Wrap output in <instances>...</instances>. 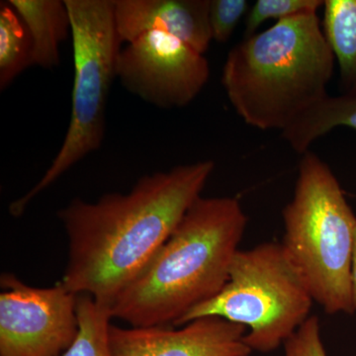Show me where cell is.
<instances>
[{
	"mask_svg": "<svg viewBox=\"0 0 356 356\" xmlns=\"http://www.w3.org/2000/svg\"><path fill=\"white\" fill-rule=\"evenodd\" d=\"M72 24L74 88L69 127L60 151L41 179L9 205L21 217L39 194L102 146L110 88L117 79L122 43L114 0H65Z\"/></svg>",
	"mask_w": 356,
	"mask_h": 356,
	"instance_id": "8992f818",
	"label": "cell"
},
{
	"mask_svg": "<svg viewBox=\"0 0 356 356\" xmlns=\"http://www.w3.org/2000/svg\"><path fill=\"white\" fill-rule=\"evenodd\" d=\"M250 11L245 0H210L209 24L214 41L227 43L243 16Z\"/></svg>",
	"mask_w": 356,
	"mask_h": 356,
	"instance_id": "e0dca14e",
	"label": "cell"
},
{
	"mask_svg": "<svg viewBox=\"0 0 356 356\" xmlns=\"http://www.w3.org/2000/svg\"><path fill=\"white\" fill-rule=\"evenodd\" d=\"M247 329L219 317H203L182 329L111 325L112 356H248Z\"/></svg>",
	"mask_w": 356,
	"mask_h": 356,
	"instance_id": "9c48e42d",
	"label": "cell"
},
{
	"mask_svg": "<svg viewBox=\"0 0 356 356\" xmlns=\"http://www.w3.org/2000/svg\"><path fill=\"white\" fill-rule=\"evenodd\" d=\"M210 0H114L117 30L123 44L145 33L172 35L205 55L212 35Z\"/></svg>",
	"mask_w": 356,
	"mask_h": 356,
	"instance_id": "30bf717a",
	"label": "cell"
},
{
	"mask_svg": "<svg viewBox=\"0 0 356 356\" xmlns=\"http://www.w3.org/2000/svg\"><path fill=\"white\" fill-rule=\"evenodd\" d=\"M31 37L33 65L53 70L60 65V46L72 34L65 0H8Z\"/></svg>",
	"mask_w": 356,
	"mask_h": 356,
	"instance_id": "8fae6325",
	"label": "cell"
},
{
	"mask_svg": "<svg viewBox=\"0 0 356 356\" xmlns=\"http://www.w3.org/2000/svg\"><path fill=\"white\" fill-rule=\"evenodd\" d=\"M76 313L79 332L60 356H112L109 330L113 318L108 304L88 294L77 295Z\"/></svg>",
	"mask_w": 356,
	"mask_h": 356,
	"instance_id": "9a60e30c",
	"label": "cell"
},
{
	"mask_svg": "<svg viewBox=\"0 0 356 356\" xmlns=\"http://www.w3.org/2000/svg\"><path fill=\"white\" fill-rule=\"evenodd\" d=\"M322 21L344 92L356 91V0H325Z\"/></svg>",
	"mask_w": 356,
	"mask_h": 356,
	"instance_id": "4fadbf2b",
	"label": "cell"
},
{
	"mask_svg": "<svg viewBox=\"0 0 356 356\" xmlns=\"http://www.w3.org/2000/svg\"><path fill=\"white\" fill-rule=\"evenodd\" d=\"M248 217L238 199L199 197L170 238L111 304L131 327L178 325L228 282Z\"/></svg>",
	"mask_w": 356,
	"mask_h": 356,
	"instance_id": "7a4b0ae2",
	"label": "cell"
},
{
	"mask_svg": "<svg viewBox=\"0 0 356 356\" xmlns=\"http://www.w3.org/2000/svg\"><path fill=\"white\" fill-rule=\"evenodd\" d=\"M0 356H60L79 332L77 295L58 283L26 285L10 273L0 278Z\"/></svg>",
	"mask_w": 356,
	"mask_h": 356,
	"instance_id": "52a82bcc",
	"label": "cell"
},
{
	"mask_svg": "<svg viewBox=\"0 0 356 356\" xmlns=\"http://www.w3.org/2000/svg\"><path fill=\"white\" fill-rule=\"evenodd\" d=\"M324 0H257L250 7L245 21V35L254 34L267 20H284L301 14L317 13Z\"/></svg>",
	"mask_w": 356,
	"mask_h": 356,
	"instance_id": "2e32d148",
	"label": "cell"
},
{
	"mask_svg": "<svg viewBox=\"0 0 356 356\" xmlns=\"http://www.w3.org/2000/svg\"><path fill=\"white\" fill-rule=\"evenodd\" d=\"M282 220L281 243L314 302L329 315L355 313L350 270L356 216L336 175L313 152L301 154L294 194Z\"/></svg>",
	"mask_w": 356,
	"mask_h": 356,
	"instance_id": "277c9868",
	"label": "cell"
},
{
	"mask_svg": "<svg viewBox=\"0 0 356 356\" xmlns=\"http://www.w3.org/2000/svg\"><path fill=\"white\" fill-rule=\"evenodd\" d=\"M351 292H353V301L356 312V229L355 233V242H353V259H351Z\"/></svg>",
	"mask_w": 356,
	"mask_h": 356,
	"instance_id": "d6986e66",
	"label": "cell"
},
{
	"mask_svg": "<svg viewBox=\"0 0 356 356\" xmlns=\"http://www.w3.org/2000/svg\"><path fill=\"white\" fill-rule=\"evenodd\" d=\"M33 65L31 37L13 6L0 2V90Z\"/></svg>",
	"mask_w": 356,
	"mask_h": 356,
	"instance_id": "5bb4252c",
	"label": "cell"
},
{
	"mask_svg": "<svg viewBox=\"0 0 356 356\" xmlns=\"http://www.w3.org/2000/svg\"><path fill=\"white\" fill-rule=\"evenodd\" d=\"M285 356H327L320 321L311 316L284 343Z\"/></svg>",
	"mask_w": 356,
	"mask_h": 356,
	"instance_id": "ac0fdd59",
	"label": "cell"
},
{
	"mask_svg": "<svg viewBox=\"0 0 356 356\" xmlns=\"http://www.w3.org/2000/svg\"><path fill=\"white\" fill-rule=\"evenodd\" d=\"M200 161L140 177L127 193L76 198L58 211L69 240L63 285L111 306L153 259L214 172Z\"/></svg>",
	"mask_w": 356,
	"mask_h": 356,
	"instance_id": "6da1fadb",
	"label": "cell"
},
{
	"mask_svg": "<svg viewBox=\"0 0 356 356\" xmlns=\"http://www.w3.org/2000/svg\"><path fill=\"white\" fill-rule=\"evenodd\" d=\"M210 72L203 54L161 31L145 33L124 44L117 64L122 86L161 109L188 106L205 88Z\"/></svg>",
	"mask_w": 356,
	"mask_h": 356,
	"instance_id": "ba28073f",
	"label": "cell"
},
{
	"mask_svg": "<svg viewBox=\"0 0 356 356\" xmlns=\"http://www.w3.org/2000/svg\"><path fill=\"white\" fill-rule=\"evenodd\" d=\"M337 127L356 130V91L327 95L282 132V138L293 151L303 154L316 140Z\"/></svg>",
	"mask_w": 356,
	"mask_h": 356,
	"instance_id": "7c38bea8",
	"label": "cell"
},
{
	"mask_svg": "<svg viewBox=\"0 0 356 356\" xmlns=\"http://www.w3.org/2000/svg\"><path fill=\"white\" fill-rule=\"evenodd\" d=\"M334 60L318 14H301L232 48L222 86L247 125L282 133L329 95Z\"/></svg>",
	"mask_w": 356,
	"mask_h": 356,
	"instance_id": "3957f363",
	"label": "cell"
},
{
	"mask_svg": "<svg viewBox=\"0 0 356 356\" xmlns=\"http://www.w3.org/2000/svg\"><path fill=\"white\" fill-rule=\"evenodd\" d=\"M314 299L303 276L281 242L238 250L222 291L189 312L177 327L203 317H219L247 329L252 351L284 346L311 317Z\"/></svg>",
	"mask_w": 356,
	"mask_h": 356,
	"instance_id": "5b68a950",
	"label": "cell"
}]
</instances>
